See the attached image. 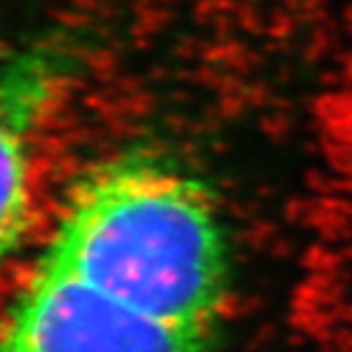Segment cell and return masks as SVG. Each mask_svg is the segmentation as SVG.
Instances as JSON below:
<instances>
[{
  "instance_id": "obj_2",
  "label": "cell",
  "mask_w": 352,
  "mask_h": 352,
  "mask_svg": "<svg viewBox=\"0 0 352 352\" xmlns=\"http://www.w3.org/2000/svg\"><path fill=\"white\" fill-rule=\"evenodd\" d=\"M76 69V51L65 39L0 44V263L32 227L41 153Z\"/></svg>"
},
{
  "instance_id": "obj_1",
  "label": "cell",
  "mask_w": 352,
  "mask_h": 352,
  "mask_svg": "<svg viewBox=\"0 0 352 352\" xmlns=\"http://www.w3.org/2000/svg\"><path fill=\"white\" fill-rule=\"evenodd\" d=\"M231 243L204 176L156 144L87 165L0 314V352H215Z\"/></svg>"
}]
</instances>
